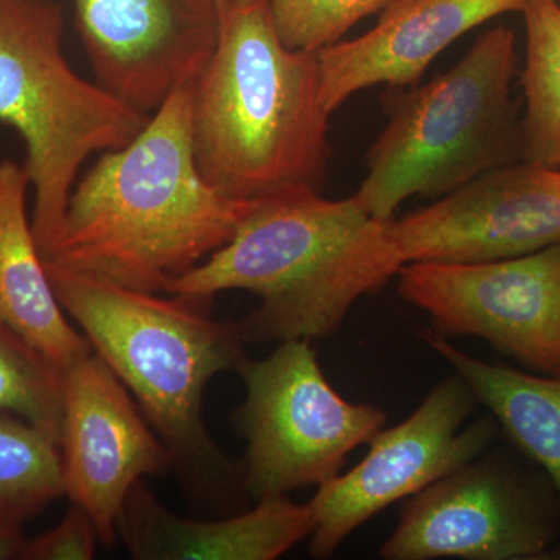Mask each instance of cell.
Wrapping results in <instances>:
<instances>
[{
    "mask_svg": "<svg viewBox=\"0 0 560 560\" xmlns=\"http://www.w3.org/2000/svg\"><path fill=\"white\" fill-rule=\"evenodd\" d=\"M194 84H183L127 145L73 187L49 259L125 289L160 293L223 248L256 202L202 178L191 143Z\"/></svg>",
    "mask_w": 560,
    "mask_h": 560,
    "instance_id": "cell-1",
    "label": "cell"
},
{
    "mask_svg": "<svg viewBox=\"0 0 560 560\" xmlns=\"http://www.w3.org/2000/svg\"><path fill=\"white\" fill-rule=\"evenodd\" d=\"M219 7V39L194 84L198 171L234 201L320 194L331 149L318 51L282 43L268 0Z\"/></svg>",
    "mask_w": 560,
    "mask_h": 560,
    "instance_id": "cell-2",
    "label": "cell"
},
{
    "mask_svg": "<svg viewBox=\"0 0 560 560\" xmlns=\"http://www.w3.org/2000/svg\"><path fill=\"white\" fill-rule=\"evenodd\" d=\"M389 221L374 219L353 195L256 202L234 237L165 293L256 294L259 308L234 323L243 345L330 337L360 298L381 291L404 267Z\"/></svg>",
    "mask_w": 560,
    "mask_h": 560,
    "instance_id": "cell-3",
    "label": "cell"
},
{
    "mask_svg": "<svg viewBox=\"0 0 560 560\" xmlns=\"http://www.w3.org/2000/svg\"><path fill=\"white\" fill-rule=\"evenodd\" d=\"M46 268L62 311L130 390L180 474L197 486L243 485L202 420L209 382L245 359L234 323L210 318V298L165 300L50 261Z\"/></svg>",
    "mask_w": 560,
    "mask_h": 560,
    "instance_id": "cell-4",
    "label": "cell"
},
{
    "mask_svg": "<svg viewBox=\"0 0 560 560\" xmlns=\"http://www.w3.org/2000/svg\"><path fill=\"white\" fill-rule=\"evenodd\" d=\"M515 36L490 28L451 70L422 86L382 95L388 124L368 151L353 197L389 221L410 197L442 198L482 173L522 160V128L511 98Z\"/></svg>",
    "mask_w": 560,
    "mask_h": 560,
    "instance_id": "cell-5",
    "label": "cell"
},
{
    "mask_svg": "<svg viewBox=\"0 0 560 560\" xmlns=\"http://www.w3.org/2000/svg\"><path fill=\"white\" fill-rule=\"evenodd\" d=\"M62 32L55 0H0V124L27 147L32 228L44 260L60 241L84 162L130 143L151 116L81 79L66 60Z\"/></svg>",
    "mask_w": 560,
    "mask_h": 560,
    "instance_id": "cell-6",
    "label": "cell"
},
{
    "mask_svg": "<svg viewBox=\"0 0 560 560\" xmlns=\"http://www.w3.org/2000/svg\"><path fill=\"white\" fill-rule=\"evenodd\" d=\"M235 371L246 388L235 416L246 440L243 488L256 501L330 481L385 425L381 408L346 400L330 385L311 341L280 342Z\"/></svg>",
    "mask_w": 560,
    "mask_h": 560,
    "instance_id": "cell-7",
    "label": "cell"
},
{
    "mask_svg": "<svg viewBox=\"0 0 560 560\" xmlns=\"http://www.w3.org/2000/svg\"><path fill=\"white\" fill-rule=\"evenodd\" d=\"M559 539V500L550 480H534L485 452L405 501L381 558L544 559Z\"/></svg>",
    "mask_w": 560,
    "mask_h": 560,
    "instance_id": "cell-8",
    "label": "cell"
},
{
    "mask_svg": "<svg viewBox=\"0 0 560 560\" xmlns=\"http://www.w3.org/2000/svg\"><path fill=\"white\" fill-rule=\"evenodd\" d=\"M478 404L453 372L399 425L371 438L366 456L318 486L308 504L315 521L313 558L327 559L350 534L397 501L410 499L488 452L499 433L492 416L464 427Z\"/></svg>",
    "mask_w": 560,
    "mask_h": 560,
    "instance_id": "cell-9",
    "label": "cell"
},
{
    "mask_svg": "<svg viewBox=\"0 0 560 560\" xmlns=\"http://www.w3.org/2000/svg\"><path fill=\"white\" fill-rule=\"evenodd\" d=\"M397 278L440 337L481 338L534 374L560 375V243L480 264L410 261Z\"/></svg>",
    "mask_w": 560,
    "mask_h": 560,
    "instance_id": "cell-10",
    "label": "cell"
},
{
    "mask_svg": "<svg viewBox=\"0 0 560 560\" xmlns=\"http://www.w3.org/2000/svg\"><path fill=\"white\" fill-rule=\"evenodd\" d=\"M60 451L65 495L117 540V518L136 482L175 469L171 451L130 390L92 349L62 371Z\"/></svg>",
    "mask_w": 560,
    "mask_h": 560,
    "instance_id": "cell-11",
    "label": "cell"
},
{
    "mask_svg": "<svg viewBox=\"0 0 560 560\" xmlns=\"http://www.w3.org/2000/svg\"><path fill=\"white\" fill-rule=\"evenodd\" d=\"M405 264H480L560 243V168L528 161L482 173L427 208L389 221Z\"/></svg>",
    "mask_w": 560,
    "mask_h": 560,
    "instance_id": "cell-12",
    "label": "cell"
},
{
    "mask_svg": "<svg viewBox=\"0 0 560 560\" xmlns=\"http://www.w3.org/2000/svg\"><path fill=\"white\" fill-rule=\"evenodd\" d=\"M79 32L103 88L154 113L197 80L215 49L217 0H73Z\"/></svg>",
    "mask_w": 560,
    "mask_h": 560,
    "instance_id": "cell-13",
    "label": "cell"
},
{
    "mask_svg": "<svg viewBox=\"0 0 560 560\" xmlns=\"http://www.w3.org/2000/svg\"><path fill=\"white\" fill-rule=\"evenodd\" d=\"M526 0H390L372 31L318 51L320 97L329 113L355 92L415 86L431 62L471 28Z\"/></svg>",
    "mask_w": 560,
    "mask_h": 560,
    "instance_id": "cell-14",
    "label": "cell"
},
{
    "mask_svg": "<svg viewBox=\"0 0 560 560\" xmlns=\"http://www.w3.org/2000/svg\"><path fill=\"white\" fill-rule=\"evenodd\" d=\"M313 529L311 504L287 497L259 500L253 510L221 521L184 518L160 503L143 480L117 518V537L138 560H275L311 539Z\"/></svg>",
    "mask_w": 560,
    "mask_h": 560,
    "instance_id": "cell-15",
    "label": "cell"
},
{
    "mask_svg": "<svg viewBox=\"0 0 560 560\" xmlns=\"http://www.w3.org/2000/svg\"><path fill=\"white\" fill-rule=\"evenodd\" d=\"M24 165L0 162V319L62 371L92 352L57 300L27 215Z\"/></svg>",
    "mask_w": 560,
    "mask_h": 560,
    "instance_id": "cell-16",
    "label": "cell"
},
{
    "mask_svg": "<svg viewBox=\"0 0 560 560\" xmlns=\"http://www.w3.org/2000/svg\"><path fill=\"white\" fill-rule=\"evenodd\" d=\"M422 340L464 378L512 444L544 470L560 508V375L475 359L433 330H423Z\"/></svg>",
    "mask_w": 560,
    "mask_h": 560,
    "instance_id": "cell-17",
    "label": "cell"
},
{
    "mask_svg": "<svg viewBox=\"0 0 560 560\" xmlns=\"http://www.w3.org/2000/svg\"><path fill=\"white\" fill-rule=\"evenodd\" d=\"M526 65L522 84V160L560 168V3L526 0Z\"/></svg>",
    "mask_w": 560,
    "mask_h": 560,
    "instance_id": "cell-18",
    "label": "cell"
},
{
    "mask_svg": "<svg viewBox=\"0 0 560 560\" xmlns=\"http://www.w3.org/2000/svg\"><path fill=\"white\" fill-rule=\"evenodd\" d=\"M65 495L60 444L18 416L0 412V506L36 517Z\"/></svg>",
    "mask_w": 560,
    "mask_h": 560,
    "instance_id": "cell-19",
    "label": "cell"
},
{
    "mask_svg": "<svg viewBox=\"0 0 560 560\" xmlns=\"http://www.w3.org/2000/svg\"><path fill=\"white\" fill-rule=\"evenodd\" d=\"M0 412L27 420L60 444L62 370L2 319Z\"/></svg>",
    "mask_w": 560,
    "mask_h": 560,
    "instance_id": "cell-20",
    "label": "cell"
},
{
    "mask_svg": "<svg viewBox=\"0 0 560 560\" xmlns=\"http://www.w3.org/2000/svg\"><path fill=\"white\" fill-rule=\"evenodd\" d=\"M390 0H268L280 39L291 50L319 51L340 43Z\"/></svg>",
    "mask_w": 560,
    "mask_h": 560,
    "instance_id": "cell-21",
    "label": "cell"
},
{
    "mask_svg": "<svg viewBox=\"0 0 560 560\" xmlns=\"http://www.w3.org/2000/svg\"><path fill=\"white\" fill-rule=\"evenodd\" d=\"M98 541L97 528L88 512L70 503L57 528L27 539L22 560H90Z\"/></svg>",
    "mask_w": 560,
    "mask_h": 560,
    "instance_id": "cell-22",
    "label": "cell"
},
{
    "mask_svg": "<svg viewBox=\"0 0 560 560\" xmlns=\"http://www.w3.org/2000/svg\"><path fill=\"white\" fill-rule=\"evenodd\" d=\"M28 522L21 512L0 506V560H22L24 555V526Z\"/></svg>",
    "mask_w": 560,
    "mask_h": 560,
    "instance_id": "cell-23",
    "label": "cell"
},
{
    "mask_svg": "<svg viewBox=\"0 0 560 560\" xmlns=\"http://www.w3.org/2000/svg\"><path fill=\"white\" fill-rule=\"evenodd\" d=\"M226 2H242V0H217V3H226Z\"/></svg>",
    "mask_w": 560,
    "mask_h": 560,
    "instance_id": "cell-24",
    "label": "cell"
},
{
    "mask_svg": "<svg viewBox=\"0 0 560 560\" xmlns=\"http://www.w3.org/2000/svg\"><path fill=\"white\" fill-rule=\"evenodd\" d=\"M559 3H560V0H559Z\"/></svg>",
    "mask_w": 560,
    "mask_h": 560,
    "instance_id": "cell-25",
    "label": "cell"
}]
</instances>
